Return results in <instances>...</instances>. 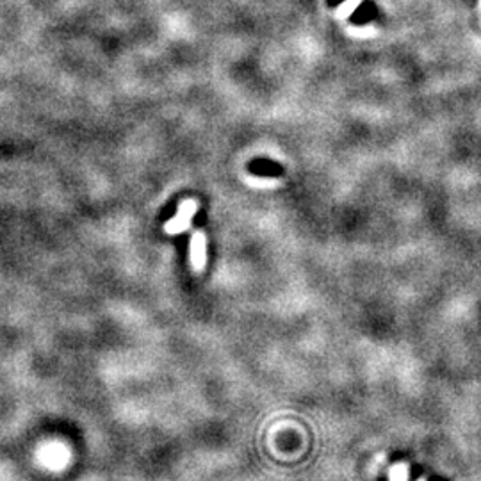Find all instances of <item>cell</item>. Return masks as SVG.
I'll return each instance as SVG.
<instances>
[{
  "instance_id": "6da1fadb",
  "label": "cell",
  "mask_w": 481,
  "mask_h": 481,
  "mask_svg": "<svg viewBox=\"0 0 481 481\" xmlns=\"http://www.w3.org/2000/svg\"><path fill=\"white\" fill-rule=\"evenodd\" d=\"M196 210H198L196 200L187 198V200L182 201L177 214H175V216L164 225V232L168 234V236H178V234L186 232V230L191 227V223H193V217H194V214H196Z\"/></svg>"
},
{
  "instance_id": "7a4b0ae2",
  "label": "cell",
  "mask_w": 481,
  "mask_h": 481,
  "mask_svg": "<svg viewBox=\"0 0 481 481\" xmlns=\"http://www.w3.org/2000/svg\"><path fill=\"white\" fill-rule=\"evenodd\" d=\"M189 262L194 273H201L207 264V237L203 230H194L189 243Z\"/></svg>"
},
{
  "instance_id": "3957f363",
  "label": "cell",
  "mask_w": 481,
  "mask_h": 481,
  "mask_svg": "<svg viewBox=\"0 0 481 481\" xmlns=\"http://www.w3.org/2000/svg\"><path fill=\"white\" fill-rule=\"evenodd\" d=\"M250 171L257 177H282L284 173L282 166L271 159H255L250 166Z\"/></svg>"
},
{
  "instance_id": "277c9868",
  "label": "cell",
  "mask_w": 481,
  "mask_h": 481,
  "mask_svg": "<svg viewBox=\"0 0 481 481\" xmlns=\"http://www.w3.org/2000/svg\"><path fill=\"white\" fill-rule=\"evenodd\" d=\"M389 481H408V466L396 464L389 471Z\"/></svg>"
},
{
  "instance_id": "5b68a950",
  "label": "cell",
  "mask_w": 481,
  "mask_h": 481,
  "mask_svg": "<svg viewBox=\"0 0 481 481\" xmlns=\"http://www.w3.org/2000/svg\"><path fill=\"white\" fill-rule=\"evenodd\" d=\"M419 481H424V480H419Z\"/></svg>"
}]
</instances>
